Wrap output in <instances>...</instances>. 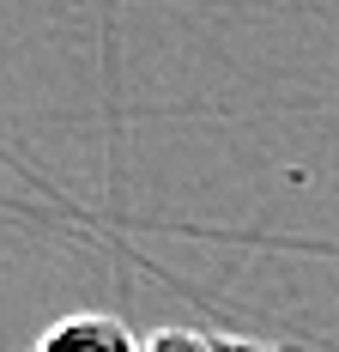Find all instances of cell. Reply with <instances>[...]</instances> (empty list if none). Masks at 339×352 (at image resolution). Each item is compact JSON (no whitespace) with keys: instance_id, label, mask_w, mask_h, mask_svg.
<instances>
[{"instance_id":"2","label":"cell","mask_w":339,"mask_h":352,"mask_svg":"<svg viewBox=\"0 0 339 352\" xmlns=\"http://www.w3.org/2000/svg\"><path fill=\"white\" fill-rule=\"evenodd\" d=\"M145 352H218V340L206 328H152Z\"/></svg>"},{"instance_id":"3","label":"cell","mask_w":339,"mask_h":352,"mask_svg":"<svg viewBox=\"0 0 339 352\" xmlns=\"http://www.w3.org/2000/svg\"><path fill=\"white\" fill-rule=\"evenodd\" d=\"M218 352H291V346H272V340H255V334H212Z\"/></svg>"},{"instance_id":"1","label":"cell","mask_w":339,"mask_h":352,"mask_svg":"<svg viewBox=\"0 0 339 352\" xmlns=\"http://www.w3.org/2000/svg\"><path fill=\"white\" fill-rule=\"evenodd\" d=\"M31 352H145L134 340V328L109 310H73V316H55L43 334L31 340Z\"/></svg>"}]
</instances>
